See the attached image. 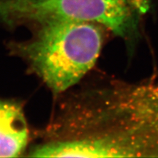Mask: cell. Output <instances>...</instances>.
Returning a JSON list of instances; mask_svg holds the SVG:
<instances>
[{"instance_id": "cell-1", "label": "cell", "mask_w": 158, "mask_h": 158, "mask_svg": "<svg viewBox=\"0 0 158 158\" xmlns=\"http://www.w3.org/2000/svg\"><path fill=\"white\" fill-rule=\"evenodd\" d=\"M36 35L17 48L54 93L74 86L95 64L103 43L102 27L78 21L39 25Z\"/></svg>"}, {"instance_id": "cell-2", "label": "cell", "mask_w": 158, "mask_h": 158, "mask_svg": "<svg viewBox=\"0 0 158 158\" xmlns=\"http://www.w3.org/2000/svg\"><path fill=\"white\" fill-rule=\"evenodd\" d=\"M147 6V0H0V21L10 26L85 21L128 38L137 31Z\"/></svg>"}, {"instance_id": "cell-3", "label": "cell", "mask_w": 158, "mask_h": 158, "mask_svg": "<svg viewBox=\"0 0 158 158\" xmlns=\"http://www.w3.org/2000/svg\"><path fill=\"white\" fill-rule=\"evenodd\" d=\"M134 132L125 136H94L48 142L35 147L31 157H127L148 156L156 152Z\"/></svg>"}, {"instance_id": "cell-4", "label": "cell", "mask_w": 158, "mask_h": 158, "mask_svg": "<svg viewBox=\"0 0 158 158\" xmlns=\"http://www.w3.org/2000/svg\"><path fill=\"white\" fill-rule=\"evenodd\" d=\"M28 128L19 105L0 101V157H15L26 148Z\"/></svg>"}, {"instance_id": "cell-5", "label": "cell", "mask_w": 158, "mask_h": 158, "mask_svg": "<svg viewBox=\"0 0 158 158\" xmlns=\"http://www.w3.org/2000/svg\"><path fill=\"white\" fill-rule=\"evenodd\" d=\"M133 108L138 121L158 133V84L138 86L133 97Z\"/></svg>"}]
</instances>
